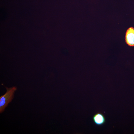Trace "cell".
<instances>
[{
	"instance_id": "cell-3",
	"label": "cell",
	"mask_w": 134,
	"mask_h": 134,
	"mask_svg": "<svg viewBox=\"0 0 134 134\" xmlns=\"http://www.w3.org/2000/svg\"><path fill=\"white\" fill-rule=\"evenodd\" d=\"M93 119L95 124L99 126L104 124L106 121L104 115L100 112L95 114L93 116Z\"/></svg>"
},
{
	"instance_id": "cell-1",
	"label": "cell",
	"mask_w": 134,
	"mask_h": 134,
	"mask_svg": "<svg viewBox=\"0 0 134 134\" xmlns=\"http://www.w3.org/2000/svg\"><path fill=\"white\" fill-rule=\"evenodd\" d=\"M6 91L5 93L0 97V113H1L4 110L8 104L13 99L14 93L17 90L15 86L8 88L5 87Z\"/></svg>"
},
{
	"instance_id": "cell-2",
	"label": "cell",
	"mask_w": 134,
	"mask_h": 134,
	"mask_svg": "<svg viewBox=\"0 0 134 134\" xmlns=\"http://www.w3.org/2000/svg\"><path fill=\"white\" fill-rule=\"evenodd\" d=\"M125 40L126 43L128 46H134V28L133 27H131L127 30Z\"/></svg>"
}]
</instances>
